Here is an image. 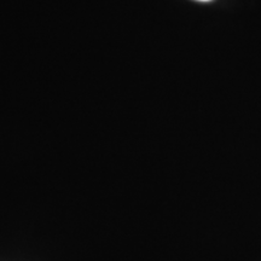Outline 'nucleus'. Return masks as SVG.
Here are the masks:
<instances>
[{
    "mask_svg": "<svg viewBox=\"0 0 261 261\" xmlns=\"http://www.w3.org/2000/svg\"><path fill=\"white\" fill-rule=\"evenodd\" d=\"M198 2H211V0H198Z\"/></svg>",
    "mask_w": 261,
    "mask_h": 261,
    "instance_id": "1",
    "label": "nucleus"
}]
</instances>
